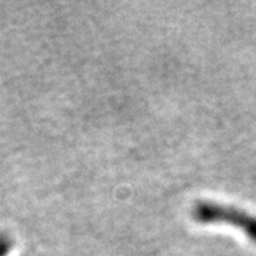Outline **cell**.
<instances>
[{"mask_svg":"<svg viewBox=\"0 0 256 256\" xmlns=\"http://www.w3.org/2000/svg\"><path fill=\"white\" fill-rule=\"evenodd\" d=\"M192 217L200 224H228L236 226L256 243V216L238 206L199 202L192 208Z\"/></svg>","mask_w":256,"mask_h":256,"instance_id":"cell-1","label":"cell"},{"mask_svg":"<svg viewBox=\"0 0 256 256\" xmlns=\"http://www.w3.org/2000/svg\"><path fill=\"white\" fill-rule=\"evenodd\" d=\"M12 240L7 236H0V256H6L12 248Z\"/></svg>","mask_w":256,"mask_h":256,"instance_id":"cell-2","label":"cell"}]
</instances>
